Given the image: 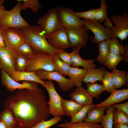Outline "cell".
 <instances>
[{
    "instance_id": "obj_1",
    "label": "cell",
    "mask_w": 128,
    "mask_h": 128,
    "mask_svg": "<svg viewBox=\"0 0 128 128\" xmlns=\"http://www.w3.org/2000/svg\"><path fill=\"white\" fill-rule=\"evenodd\" d=\"M4 108L12 113L16 128H30L48 120L50 114L46 96L41 88L35 91L19 90L7 98Z\"/></svg>"
},
{
    "instance_id": "obj_2",
    "label": "cell",
    "mask_w": 128,
    "mask_h": 128,
    "mask_svg": "<svg viewBox=\"0 0 128 128\" xmlns=\"http://www.w3.org/2000/svg\"><path fill=\"white\" fill-rule=\"evenodd\" d=\"M25 41L29 43L36 54L47 53L52 56L61 50L52 47L47 40V37L38 25L21 29Z\"/></svg>"
},
{
    "instance_id": "obj_3",
    "label": "cell",
    "mask_w": 128,
    "mask_h": 128,
    "mask_svg": "<svg viewBox=\"0 0 128 128\" xmlns=\"http://www.w3.org/2000/svg\"><path fill=\"white\" fill-rule=\"evenodd\" d=\"M15 6L11 10L7 11L0 19V26L3 28H11L21 29L30 27V24L21 14L22 0H17Z\"/></svg>"
},
{
    "instance_id": "obj_4",
    "label": "cell",
    "mask_w": 128,
    "mask_h": 128,
    "mask_svg": "<svg viewBox=\"0 0 128 128\" xmlns=\"http://www.w3.org/2000/svg\"><path fill=\"white\" fill-rule=\"evenodd\" d=\"M27 57V64L25 71L32 72L40 70L49 72L55 71L53 56L48 53L37 54Z\"/></svg>"
},
{
    "instance_id": "obj_5",
    "label": "cell",
    "mask_w": 128,
    "mask_h": 128,
    "mask_svg": "<svg viewBox=\"0 0 128 128\" xmlns=\"http://www.w3.org/2000/svg\"><path fill=\"white\" fill-rule=\"evenodd\" d=\"M37 23L47 37L63 27L56 8L49 9L46 14L39 18Z\"/></svg>"
},
{
    "instance_id": "obj_6",
    "label": "cell",
    "mask_w": 128,
    "mask_h": 128,
    "mask_svg": "<svg viewBox=\"0 0 128 128\" xmlns=\"http://www.w3.org/2000/svg\"><path fill=\"white\" fill-rule=\"evenodd\" d=\"M62 27L66 29L85 27L83 20L71 8L57 5L56 8Z\"/></svg>"
},
{
    "instance_id": "obj_7",
    "label": "cell",
    "mask_w": 128,
    "mask_h": 128,
    "mask_svg": "<svg viewBox=\"0 0 128 128\" xmlns=\"http://www.w3.org/2000/svg\"><path fill=\"white\" fill-rule=\"evenodd\" d=\"M45 87L49 94V100L47 102L48 105L50 114L55 116H63L64 114L62 110L61 97L57 92L52 81H45Z\"/></svg>"
},
{
    "instance_id": "obj_8",
    "label": "cell",
    "mask_w": 128,
    "mask_h": 128,
    "mask_svg": "<svg viewBox=\"0 0 128 128\" xmlns=\"http://www.w3.org/2000/svg\"><path fill=\"white\" fill-rule=\"evenodd\" d=\"M66 29L70 47L73 51L79 52L87 45L89 38L88 30L86 27Z\"/></svg>"
},
{
    "instance_id": "obj_9",
    "label": "cell",
    "mask_w": 128,
    "mask_h": 128,
    "mask_svg": "<svg viewBox=\"0 0 128 128\" xmlns=\"http://www.w3.org/2000/svg\"><path fill=\"white\" fill-rule=\"evenodd\" d=\"M86 28L90 30L94 34L91 42L93 43H98L111 39V29H108L99 22L95 20L83 19Z\"/></svg>"
},
{
    "instance_id": "obj_10",
    "label": "cell",
    "mask_w": 128,
    "mask_h": 128,
    "mask_svg": "<svg viewBox=\"0 0 128 128\" xmlns=\"http://www.w3.org/2000/svg\"><path fill=\"white\" fill-rule=\"evenodd\" d=\"M0 81L2 85L11 92H14L16 89H28L32 91L39 89L38 83L34 82L23 81L20 83L12 79L5 71H0Z\"/></svg>"
},
{
    "instance_id": "obj_11",
    "label": "cell",
    "mask_w": 128,
    "mask_h": 128,
    "mask_svg": "<svg viewBox=\"0 0 128 128\" xmlns=\"http://www.w3.org/2000/svg\"><path fill=\"white\" fill-rule=\"evenodd\" d=\"M16 50L5 46L0 47V70L8 75L15 71Z\"/></svg>"
},
{
    "instance_id": "obj_12",
    "label": "cell",
    "mask_w": 128,
    "mask_h": 128,
    "mask_svg": "<svg viewBox=\"0 0 128 128\" xmlns=\"http://www.w3.org/2000/svg\"><path fill=\"white\" fill-rule=\"evenodd\" d=\"M111 20L114 24L111 29V38L116 37L121 41L126 39L128 36V14L126 12L122 14L112 15Z\"/></svg>"
},
{
    "instance_id": "obj_13",
    "label": "cell",
    "mask_w": 128,
    "mask_h": 128,
    "mask_svg": "<svg viewBox=\"0 0 128 128\" xmlns=\"http://www.w3.org/2000/svg\"><path fill=\"white\" fill-rule=\"evenodd\" d=\"M36 73L41 80H48L56 82L60 89L63 91L70 90L74 86L70 79L65 78L55 71L49 72L40 70L36 71Z\"/></svg>"
},
{
    "instance_id": "obj_14",
    "label": "cell",
    "mask_w": 128,
    "mask_h": 128,
    "mask_svg": "<svg viewBox=\"0 0 128 128\" xmlns=\"http://www.w3.org/2000/svg\"><path fill=\"white\" fill-rule=\"evenodd\" d=\"M3 34L5 46L16 50L25 41L24 36L21 29L3 28Z\"/></svg>"
},
{
    "instance_id": "obj_15",
    "label": "cell",
    "mask_w": 128,
    "mask_h": 128,
    "mask_svg": "<svg viewBox=\"0 0 128 128\" xmlns=\"http://www.w3.org/2000/svg\"><path fill=\"white\" fill-rule=\"evenodd\" d=\"M47 40L52 47L57 50H65L70 47L67 29L64 27L48 36Z\"/></svg>"
},
{
    "instance_id": "obj_16",
    "label": "cell",
    "mask_w": 128,
    "mask_h": 128,
    "mask_svg": "<svg viewBox=\"0 0 128 128\" xmlns=\"http://www.w3.org/2000/svg\"><path fill=\"white\" fill-rule=\"evenodd\" d=\"M128 98V89L118 90L115 89L106 100L97 104L94 105L95 107L108 106L114 104L120 103Z\"/></svg>"
},
{
    "instance_id": "obj_17",
    "label": "cell",
    "mask_w": 128,
    "mask_h": 128,
    "mask_svg": "<svg viewBox=\"0 0 128 128\" xmlns=\"http://www.w3.org/2000/svg\"><path fill=\"white\" fill-rule=\"evenodd\" d=\"M72 100L83 106L93 104V98L87 90L81 86L77 87L69 94Z\"/></svg>"
},
{
    "instance_id": "obj_18",
    "label": "cell",
    "mask_w": 128,
    "mask_h": 128,
    "mask_svg": "<svg viewBox=\"0 0 128 128\" xmlns=\"http://www.w3.org/2000/svg\"><path fill=\"white\" fill-rule=\"evenodd\" d=\"M9 75L12 79L16 82L22 81H33L40 84L45 87V81L39 78L35 71L28 72L15 71Z\"/></svg>"
},
{
    "instance_id": "obj_19",
    "label": "cell",
    "mask_w": 128,
    "mask_h": 128,
    "mask_svg": "<svg viewBox=\"0 0 128 128\" xmlns=\"http://www.w3.org/2000/svg\"><path fill=\"white\" fill-rule=\"evenodd\" d=\"M109 48L110 53L122 56L125 62H128V46L127 44H121L117 38L115 37L110 40Z\"/></svg>"
},
{
    "instance_id": "obj_20",
    "label": "cell",
    "mask_w": 128,
    "mask_h": 128,
    "mask_svg": "<svg viewBox=\"0 0 128 128\" xmlns=\"http://www.w3.org/2000/svg\"><path fill=\"white\" fill-rule=\"evenodd\" d=\"M106 71V69L104 67L97 68H90L87 69L82 79V81L86 84L99 81L102 82Z\"/></svg>"
},
{
    "instance_id": "obj_21",
    "label": "cell",
    "mask_w": 128,
    "mask_h": 128,
    "mask_svg": "<svg viewBox=\"0 0 128 128\" xmlns=\"http://www.w3.org/2000/svg\"><path fill=\"white\" fill-rule=\"evenodd\" d=\"M62 108L64 115L72 117L76 114L83 107L75 101L67 100L61 97Z\"/></svg>"
},
{
    "instance_id": "obj_22",
    "label": "cell",
    "mask_w": 128,
    "mask_h": 128,
    "mask_svg": "<svg viewBox=\"0 0 128 128\" xmlns=\"http://www.w3.org/2000/svg\"><path fill=\"white\" fill-rule=\"evenodd\" d=\"M71 53L72 63V67L78 68L80 66H81L87 69L91 68H95L96 67V65L94 63L95 60L85 59L80 56L79 52L74 51L73 50Z\"/></svg>"
},
{
    "instance_id": "obj_23",
    "label": "cell",
    "mask_w": 128,
    "mask_h": 128,
    "mask_svg": "<svg viewBox=\"0 0 128 128\" xmlns=\"http://www.w3.org/2000/svg\"><path fill=\"white\" fill-rule=\"evenodd\" d=\"M87 69L77 68L70 66L67 75L74 86L78 87L82 85V79Z\"/></svg>"
},
{
    "instance_id": "obj_24",
    "label": "cell",
    "mask_w": 128,
    "mask_h": 128,
    "mask_svg": "<svg viewBox=\"0 0 128 128\" xmlns=\"http://www.w3.org/2000/svg\"><path fill=\"white\" fill-rule=\"evenodd\" d=\"M90 110L84 121L93 123H101L103 118L105 115V107H95Z\"/></svg>"
},
{
    "instance_id": "obj_25",
    "label": "cell",
    "mask_w": 128,
    "mask_h": 128,
    "mask_svg": "<svg viewBox=\"0 0 128 128\" xmlns=\"http://www.w3.org/2000/svg\"><path fill=\"white\" fill-rule=\"evenodd\" d=\"M111 73L116 89L121 87L128 83V75L125 71L115 69L111 71Z\"/></svg>"
},
{
    "instance_id": "obj_26",
    "label": "cell",
    "mask_w": 128,
    "mask_h": 128,
    "mask_svg": "<svg viewBox=\"0 0 128 128\" xmlns=\"http://www.w3.org/2000/svg\"><path fill=\"white\" fill-rule=\"evenodd\" d=\"M110 40H106L98 43L99 54L96 58L97 62L101 64L104 65L110 51L109 44Z\"/></svg>"
},
{
    "instance_id": "obj_27",
    "label": "cell",
    "mask_w": 128,
    "mask_h": 128,
    "mask_svg": "<svg viewBox=\"0 0 128 128\" xmlns=\"http://www.w3.org/2000/svg\"><path fill=\"white\" fill-rule=\"evenodd\" d=\"M58 126L63 128H102L103 125L98 123H93L86 121L72 123L67 121L59 124Z\"/></svg>"
},
{
    "instance_id": "obj_28",
    "label": "cell",
    "mask_w": 128,
    "mask_h": 128,
    "mask_svg": "<svg viewBox=\"0 0 128 128\" xmlns=\"http://www.w3.org/2000/svg\"><path fill=\"white\" fill-rule=\"evenodd\" d=\"M94 108V104H93L83 106L79 111L71 117L70 122L74 123L83 121L86 117L88 112Z\"/></svg>"
},
{
    "instance_id": "obj_29",
    "label": "cell",
    "mask_w": 128,
    "mask_h": 128,
    "mask_svg": "<svg viewBox=\"0 0 128 128\" xmlns=\"http://www.w3.org/2000/svg\"><path fill=\"white\" fill-rule=\"evenodd\" d=\"M0 122L4 124L8 128H15L16 123L11 111L4 109L0 114Z\"/></svg>"
},
{
    "instance_id": "obj_30",
    "label": "cell",
    "mask_w": 128,
    "mask_h": 128,
    "mask_svg": "<svg viewBox=\"0 0 128 128\" xmlns=\"http://www.w3.org/2000/svg\"><path fill=\"white\" fill-rule=\"evenodd\" d=\"M57 53L53 56V60L55 67V71L63 76H66L71 66L61 60L59 58Z\"/></svg>"
},
{
    "instance_id": "obj_31",
    "label": "cell",
    "mask_w": 128,
    "mask_h": 128,
    "mask_svg": "<svg viewBox=\"0 0 128 128\" xmlns=\"http://www.w3.org/2000/svg\"><path fill=\"white\" fill-rule=\"evenodd\" d=\"M105 0H101L99 8L96 9L94 20L100 23L104 21L107 17L108 6Z\"/></svg>"
},
{
    "instance_id": "obj_32",
    "label": "cell",
    "mask_w": 128,
    "mask_h": 128,
    "mask_svg": "<svg viewBox=\"0 0 128 128\" xmlns=\"http://www.w3.org/2000/svg\"><path fill=\"white\" fill-rule=\"evenodd\" d=\"M87 84V90L93 98L95 97L98 98L102 92L105 91L102 85L98 84L96 82Z\"/></svg>"
},
{
    "instance_id": "obj_33",
    "label": "cell",
    "mask_w": 128,
    "mask_h": 128,
    "mask_svg": "<svg viewBox=\"0 0 128 128\" xmlns=\"http://www.w3.org/2000/svg\"><path fill=\"white\" fill-rule=\"evenodd\" d=\"M113 123L114 125L128 124V115L124 112L116 109L113 112Z\"/></svg>"
},
{
    "instance_id": "obj_34",
    "label": "cell",
    "mask_w": 128,
    "mask_h": 128,
    "mask_svg": "<svg viewBox=\"0 0 128 128\" xmlns=\"http://www.w3.org/2000/svg\"><path fill=\"white\" fill-rule=\"evenodd\" d=\"M102 85L105 91L111 93L115 88V86L111 73L106 71L102 81Z\"/></svg>"
},
{
    "instance_id": "obj_35",
    "label": "cell",
    "mask_w": 128,
    "mask_h": 128,
    "mask_svg": "<svg viewBox=\"0 0 128 128\" xmlns=\"http://www.w3.org/2000/svg\"><path fill=\"white\" fill-rule=\"evenodd\" d=\"M107 108L105 111L106 114L103 118L101 124L103 128H113V113L116 108L111 106Z\"/></svg>"
},
{
    "instance_id": "obj_36",
    "label": "cell",
    "mask_w": 128,
    "mask_h": 128,
    "mask_svg": "<svg viewBox=\"0 0 128 128\" xmlns=\"http://www.w3.org/2000/svg\"><path fill=\"white\" fill-rule=\"evenodd\" d=\"M123 60L122 56L110 52L107 57L104 65L110 69H115L118 63Z\"/></svg>"
},
{
    "instance_id": "obj_37",
    "label": "cell",
    "mask_w": 128,
    "mask_h": 128,
    "mask_svg": "<svg viewBox=\"0 0 128 128\" xmlns=\"http://www.w3.org/2000/svg\"><path fill=\"white\" fill-rule=\"evenodd\" d=\"M62 118L61 116H55L50 119L42 120L30 128H49L57 124L61 120Z\"/></svg>"
},
{
    "instance_id": "obj_38",
    "label": "cell",
    "mask_w": 128,
    "mask_h": 128,
    "mask_svg": "<svg viewBox=\"0 0 128 128\" xmlns=\"http://www.w3.org/2000/svg\"><path fill=\"white\" fill-rule=\"evenodd\" d=\"M23 3L21 5L22 10L27 8L30 9L34 13L37 12L41 9V6L38 0H22Z\"/></svg>"
},
{
    "instance_id": "obj_39",
    "label": "cell",
    "mask_w": 128,
    "mask_h": 128,
    "mask_svg": "<svg viewBox=\"0 0 128 128\" xmlns=\"http://www.w3.org/2000/svg\"><path fill=\"white\" fill-rule=\"evenodd\" d=\"M15 71H24L28 63L27 56L18 54L15 59Z\"/></svg>"
},
{
    "instance_id": "obj_40",
    "label": "cell",
    "mask_w": 128,
    "mask_h": 128,
    "mask_svg": "<svg viewBox=\"0 0 128 128\" xmlns=\"http://www.w3.org/2000/svg\"><path fill=\"white\" fill-rule=\"evenodd\" d=\"M17 51L18 54L27 56L36 54L30 44L25 41L20 46Z\"/></svg>"
},
{
    "instance_id": "obj_41",
    "label": "cell",
    "mask_w": 128,
    "mask_h": 128,
    "mask_svg": "<svg viewBox=\"0 0 128 128\" xmlns=\"http://www.w3.org/2000/svg\"><path fill=\"white\" fill-rule=\"evenodd\" d=\"M96 9L93 8L88 10L81 12H75L76 15L79 18H82L83 19L94 20Z\"/></svg>"
},
{
    "instance_id": "obj_42",
    "label": "cell",
    "mask_w": 128,
    "mask_h": 128,
    "mask_svg": "<svg viewBox=\"0 0 128 128\" xmlns=\"http://www.w3.org/2000/svg\"><path fill=\"white\" fill-rule=\"evenodd\" d=\"M59 59L64 63L71 66L72 63L71 53L68 52L65 50L60 51L57 53Z\"/></svg>"
},
{
    "instance_id": "obj_43",
    "label": "cell",
    "mask_w": 128,
    "mask_h": 128,
    "mask_svg": "<svg viewBox=\"0 0 128 128\" xmlns=\"http://www.w3.org/2000/svg\"><path fill=\"white\" fill-rule=\"evenodd\" d=\"M112 107H114L117 109L121 110L125 113L128 115V101L120 104H115L111 105Z\"/></svg>"
},
{
    "instance_id": "obj_44",
    "label": "cell",
    "mask_w": 128,
    "mask_h": 128,
    "mask_svg": "<svg viewBox=\"0 0 128 128\" xmlns=\"http://www.w3.org/2000/svg\"><path fill=\"white\" fill-rule=\"evenodd\" d=\"M104 21L105 27L106 28L109 29H112L114 28V26L112 24L111 19L109 17H107Z\"/></svg>"
},
{
    "instance_id": "obj_45",
    "label": "cell",
    "mask_w": 128,
    "mask_h": 128,
    "mask_svg": "<svg viewBox=\"0 0 128 128\" xmlns=\"http://www.w3.org/2000/svg\"><path fill=\"white\" fill-rule=\"evenodd\" d=\"M5 46L3 34V28L0 26V47Z\"/></svg>"
},
{
    "instance_id": "obj_46",
    "label": "cell",
    "mask_w": 128,
    "mask_h": 128,
    "mask_svg": "<svg viewBox=\"0 0 128 128\" xmlns=\"http://www.w3.org/2000/svg\"><path fill=\"white\" fill-rule=\"evenodd\" d=\"M6 11L3 6L2 5H0V19L4 15Z\"/></svg>"
},
{
    "instance_id": "obj_47",
    "label": "cell",
    "mask_w": 128,
    "mask_h": 128,
    "mask_svg": "<svg viewBox=\"0 0 128 128\" xmlns=\"http://www.w3.org/2000/svg\"><path fill=\"white\" fill-rule=\"evenodd\" d=\"M113 128H128V124H123L118 125H114Z\"/></svg>"
},
{
    "instance_id": "obj_48",
    "label": "cell",
    "mask_w": 128,
    "mask_h": 128,
    "mask_svg": "<svg viewBox=\"0 0 128 128\" xmlns=\"http://www.w3.org/2000/svg\"><path fill=\"white\" fill-rule=\"evenodd\" d=\"M0 128H8L4 124L0 122Z\"/></svg>"
},
{
    "instance_id": "obj_49",
    "label": "cell",
    "mask_w": 128,
    "mask_h": 128,
    "mask_svg": "<svg viewBox=\"0 0 128 128\" xmlns=\"http://www.w3.org/2000/svg\"><path fill=\"white\" fill-rule=\"evenodd\" d=\"M4 0H0V5H2L5 2Z\"/></svg>"
},
{
    "instance_id": "obj_50",
    "label": "cell",
    "mask_w": 128,
    "mask_h": 128,
    "mask_svg": "<svg viewBox=\"0 0 128 128\" xmlns=\"http://www.w3.org/2000/svg\"></svg>"
},
{
    "instance_id": "obj_51",
    "label": "cell",
    "mask_w": 128,
    "mask_h": 128,
    "mask_svg": "<svg viewBox=\"0 0 128 128\" xmlns=\"http://www.w3.org/2000/svg\"></svg>"
}]
</instances>
